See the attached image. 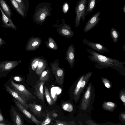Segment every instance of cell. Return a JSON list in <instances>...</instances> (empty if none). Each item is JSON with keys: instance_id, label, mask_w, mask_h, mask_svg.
Returning <instances> with one entry per match:
<instances>
[{"instance_id": "6da1fadb", "label": "cell", "mask_w": 125, "mask_h": 125, "mask_svg": "<svg viewBox=\"0 0 125 125\" xmlns=\"http://www.w3.org/2000/svg\"><path fill=\"white\" fill-rule=\"evenodd\" d=\"M86 50L91 54L87 56L92 62L96 63L94 66L96 68L111 67L118 70L125 69V62L102 55L93 50L88 48H86Z\"/></svg>"}, {"instance_id": "7a4b0ae2", "label": "cell", "mask_w": 125, "mask_h": 125, "mask_svg": "<svg viewBox=\"0 0 125 125\" xmlns=\"http://www.w3.org/2000/svg\"><path fill=\"white\" fill-rule=\"evenodd\" d=\"M12 89L17 92L22 99L27 103L28 100H33L35 98L33 95L23 85L17 83L10 77L6 83Z\"/></svg>"}, {"instance_id": "3957f363", "label": "cell", "mask_w": 125, "mask_h": 125, "mask_svg": "<svg viewBox=\"0 0 125 125\" xmlns=\"http://www.w3.org/2000/svg\"><path fill=\"white\" fill-rule=\"evenodd\" d=\"M87 0H79L75 9V27L77 28L80 25L81 19L84 21L85 18L84 15L87 6Z\"/></svg>"}, {"instance_id": "277c9868", "label": "cell", "mask_w": 125, "mask_h": 125, "mask_svg": "<svg viewBox=\"0 0 125 125\" xmlns=\"http://www.w3.org/2000/svg\"><path fill=\"white\" fill-rule=\"evenodd\" d=\"M21 60H6L0 62V78L5 77L15 68Z\"/></svg>"}, {"instance_id": "5b68a950", "label": "cell", "mask_w": 125, "mask_h": 125, "mask_svg": "<svg viewBox=\"0 0 125 125\" xmlns=\"http://www.w3.org/2000/svg\"><path fill=\"white\" fill-rule=\"evenodd\" d=\"M10 112L11 119L13 125H24L20 111L16 106L11 105L10 109Z\"/></svg>"}, {"instance_id": "8992f818", "label": "cell", "mask_w": 125, "mask_h": 125, "mask_svg": "<svg viewBox=\"0 0 125 125\" xmlns=\"http://www.w3.org/2000/svg\"><path fill=\"white\" fill-rule=\"evenodd\" d=\"M38 10L36 11L34 15L35 20L38 22H43L46 17L50 13V8L46 6V4H42Z\"/></svg>"}, {"instance_id": "52a82bcc", "label": "cell", "mask_w": 125, "mask_h": 125, "mask_svg": "<svg viewBox=\"0 0 125 125\" xmlns=\"http://www.w3.org/2000/svg\"><path fill=\"white\" fill-rule=\"evenodd\" d=\"M53 73L56 82L59 84L62 85L64 82V73L63 70L55 62L51 65Z\"/></svg>"}, {"instance_id": "ba28073f", "label": "cell", "mask_w": 125, "mask_h": 125, "mask_svg": "<svg viewBox=\"0 0 125 125\" xmlns=\"http://www.w3.org/2000/svg\"><path fill=\"white\" fill-rule=\"evenodd\" d=\"M13 100L15 105L18 108L20 111L36 124L38 125H41V123L29 112L28 109L13 98Z\"/></svg>"}, {"instance_id": "9c48e42d", "label": "cell", "mask_w": 125, "mask_h": 125, "mask_svg": "<svg viewBox=\"0 0 125 125\" xmlns=\"http://www.w3.org/2000/svg\"><path fill=\"white\" fill-rule=\"evenodd\" d=\"M101 12L99 11L93 15L86 23L83 29L85 32H87L94 28L98 23L99 21L102 18H99Z\"/></svg>"}, {"instance_id": "30bf717a", "label": "cell", "mask_w": 125, "mask_h": 125, "mask_svg": "<svg viewBox=\"0 0 125 125\" xmlns=\"http://www.w3.org/2000/svg\"><path fill=\"white\" fill-rule=\"evenodd\" d=\"M83 41L84 44L90 47L93 50L96 51L100 53H103L105 52H110L107 48L100 44L94 43L85 39H84Z\"/></svg>"}, {"instance_id": "8fae6325", "label": "cell", "mask_w": 125, "mask_h": 125, "mask_svg": "<svg viewBox=\"0 0 125 125\" xmlns=\"http://www.w3.org/2000/svg\"><path fill=\"white\" fill-rule=\"evenodd\" d=\"M41 42V38L31 37L28 40L25 48L26 51H31L35 50L39 47Z\"/></svg>"}, {"instance_id": "7c38bea8", "label": "cell", "mask_w": 125, "mask_h": 125, "mask_svg": "<svg viewBox=\"0 0 125 125\" xmlns=\"http://www.w3.org/2000/svg\"><path fill=\"white\" fill-rule=\"evenodd\" d=\"M6 91L15 98L17 101L28 109V105L27 103L23 100L21 96L16 92L8 86L5 84L4 85Z\"/></svg>"}, {"instance_id": "4fadbf2b", "label": "cell", "mask_w": 125, "mask_h": 125, "mask_svg": "<svg viewBox=\"0 0 125 125\" xmlns=\"http://www.w3.org/2000/svg\"><path fill=\"white\" fill-rule=\"evenodd\" d=\"M0 10L2 14V24L1 26L6 28H10L13 30H16L17 28L12 21L11 19L6 15L2 11L0 7Z\"/></svg>"}, {"instance_id": "5bb4252c", "label": "cell", "mask_w": 125, "mask_h": 125, "mask_svg": "<svg viewBox=\"0 0 125 125\" xmlns=\"http://www.w3.org/2000/svg\"><path fill=\"white\" fill-rule=\"evenodd\" d=\"M75 50L74 45L72 44L68 47L67 51L66 60L68 62L70 67L72 68L74 66L75 60Z\"/></svg>"}, {"instance_id": "9a60e30c", "label": "cell", "mask_w": 125, "mask_h": 125, "mask_svg": "<svg viewBox=\"0 0 125 125\" xmlns=\"http://www.w3.org/2000/svg\"><path fill=\"white\" fill-rule=\"evenodd\" d=\"M28 108L36 115L39 117H42L43 115L42 106L40 105L33 103L28 104Z\"/></svg>"}, {"instance_id": "2e32d148", "label": "cell", "mask_w": 125, "mask_h": 125, "mask_svg": "<svg viewBox=\"0 0 125 125\" xmlns=\"http://www.w3.org/2000/svg\"><path fill=\"white\" fill-rule=\"evenodd\" d=\"M45 81H41L37 85L35 89V94L42 101L44 102L43 86Z\"/></svg>"}, {"instance_id": "e0dca14e", "label": "cell", "mask_w": 125, "mask_h": 125, "mask_svg": "<svg viewBox=\"0 0 125 125\" xmlns=\"http://www.w3.org/2000/svg\"><path fill=\"white\" fill-rule=\"evenodd\" d=\"M0 7L5 14L11 19V16L14 14L5 0H0Z\"/></svg>"}, {"instance_id": "ac0fdd59", "label": "cell", "mask_w": 125, "mask_h": 125, "mask_svg": "<svg viewBox=\"0 0 125 125\" xmlns=\"http://www.w3.org/2000/svg\"><path fill=\"white\" fill-rule=\"evenodd\" d=\"M71 28L68 25L65 24L60 30V33L65 37L70 38L73 36L74 35L73 32L71 30Z\"/></svg>"}, {"instance_id": "d6986e66", "label": "cell", "mask_w": 125, "mask_h": 125, "mask_svg": "<svg viewBox=\"0 0 125 125\" xmlns=\"http://www.w3.org/2000/svg\"><path fill=\"white\" fill-rule=\"evenodd\" d=\"M88 5L86 6L85 12L84 17L88 14L91 13L96 7L97 3L96 0H87Z\"/></svg>"}, {"instance_id": "ffe728a7", "label": "cell", "mask_w": 125, "mask_h": 125, "mask_svg": "<svg viewBox=\"0 0 125 125\" xmlns=\"http://www.w3.org/2000/svg\"><path fill=\"white\" fill-rule=\"evenodd\" d=\"M13 8L16 12L25 18L26 16L22 9L16 0H9Z\"/></svg>"}, {"instance_id": "44dd1931", "label": "cell", "mask_w": 125, "mask_h": 125, "mask_svg": "<svg viewBox=\"0 0 125 125\" xmlns=\"http://www.w3.org/2000/svg\"><path fill=\"white\" fill-rule=\"evenodd\" d=\"M46 66V63L45 61L43 59H40L35 72L37 75H40L45 69Z\"/></svg>"}, {"instance_id": "7402d4cb", "label": "cell", "mask_w": 125, "mask_h": 125, "mask_svg": "<svg viewBox=\"0 0 125 125\" xmlns=\"http://www.w3.org/2000/svg\"><path fill=\"white\" fill-rule=\"evenodd\" d=\"M24 12L25 16L28 12L29 6L28 0H16Z\"/></svg>"}, {"instance_id": "603a6c76", "label": "cell", "mask_w": 125, "mask_h": 125, "mask_svg": "<svg viewBox=\"0 0 125 125\" xmlns=\"http://www.w3.org/2000/svg\"><path fill=\"white\" fill-rule=\"evenodd\" d=\"M110 35L113 42L115 43L117 42L120 36V33L118 31L112 27L111 29Z\"/></svg>"}, {"instance_id": "cb8c5ba5", "label": "cell", "mask_w": 125, "mask_h": 125, "mask_svg": "<svg viewBox=\"0 0 125 125\" xmlns=\"http://www.w3.org/2000/svg\"><path fill=\"white\" fill-rule=\"evenodd\" d=\"M44 90L45 94L48 103L50 105H53L55 102L51 97L48 88L46 86L44 87Z\"/></svg>"}, {"instance_id": "d4e9b609", "label": "cell", "mask_w": 125, "mask_h": 125, "mask_svg": "<svg viewBox=\"0 0 125 125\" xmlns=\"http://www.w3.org/2000/svg\"><path fill=\"white\" fill-rule=\"evenodd\" d=\"M49 42L46 44V46L50 49L57 50L58 47L56 42L51 37H49L48 39Z\"/></svg>"}, {"instance_id": "484cf974", "label": "cell", "mask_w": 125, "mask_h": 125, "mask_svg": "<svg viewBox=\"0 0 125 125\" xmlns=\"http://www.w3.org/2000/svg\"><path fill=\"white\" fill-rule=\"evenodd\" d=\"M39 80L41 81H48L49 77V71L47 69L43 71L41 74Z\"/></svg>"}, {"instance_id": "4316f807", "label": "cell", "mask_w": 125, "mask_h": 125, "mask_svg": "<svg viewBox=\"0 0 125 125\" xmlns=\"http://www.w3.org/2000/svg\"><path fill=\"white\" fill-rule=\"evenodd\" d=\"M40 59V58H35L31 62V66L33 71H35L36 69Z\"/></svg>"}, {"instance_id": "83f0119b", "label": "cell", "mask_w": 125, "mask_h": 125, "mask_svg": "<svg viewBox=\"0 0 125 125\" xmlns=\"http://www.w3.org/2000/svg\"><path fill=\"white\" fill-rule=\"evenodd\" d=\"M62 107L64 110L69 112L72 111L73 109L72 106L69 103H63L62 105Z\"/></svg>"}, {"instance_id": "f1b7e54d", "label": "cell", "mask_w": 125, "mask_h": 125, "mask_svg": "<svg viewBox=\"0 0 125 125\" xmlns=\"http://www.w3.org/2000/svg\"><path fill=\"white\" fill-rule=\"evenodd\" d=\"M50 115L51 113L50 112H48L47 114L46 119L41 123V125H46L50 123L51 121V118Z\"/></svg>"}, {"instance_id": "f546056e", "label": "cell", "mask_w": 125, "mask_h": 125, "mask_svg": "<svg viewBox=\"0 0 125 125\" xmlns=\"http://www.w3.org/2000/svg\"><path fill=\"white\" fill-rule=\"evenodd\" d=\"M0 122L6 124V125H13L12 123L6 120L2 114V113L0 108Z\"/></svg>"}, {"instance_id": "4dcf8cb0", "label": "cell", "mask_w": 125, "mask_h": 125, "mask_svg": "<svg viewBox=\"0 0 125 125\" xmlns=\"http://www.w3.org/2000/svg\"><path fill=\"white\" fill-rule=\"evenodd\" d=\"M11 78L15 82H20L23 80V78L19 76L12 75Z\"/></svg>"}, {"instance_id": "1f68e13d", "label": "cell", "mask_w": 125, "mask_h": 125, "mask_svg": "<svg viewBox=\"0 0 125 125\" xmlns=\"http://www.w3.org/2000/svg\"><path fill=\"white\" fill-rule=\"evenodd\" d=\"M69 6L68 3H65L64 4L63 7V12L65 13L68 12L69 9Z\"/></svg>"}, {"instance_id": "d6a6232c", "label": "cell", "mask_w": 125, "mask_h": 125, "mask_svg": "<svg viewBox=\"0 0 125 125\" xmlns=\"http://www.w3.org/2000/svg\"><path fill=\"white\" fill-rule=\"evenodd\" d=\"M6 43V42L2 38L0 37V47Z\"/></svg>"}, {"instance_id": "836d02e7", "label": "cell", "mask_w": 125, "mask_h": 125, "mask_svg": "<svg viewBox=\"0 0 125 125\" xmlns=\"http://www.w3.org/2000/svg\"><path fill=\"white\" fill-rule=\"evenodd\" d=\"M90 95V92L88 91H87L85 93V98L86 99H88Z\"/></svg>"}, {"instance_id": "e575fe53", "label": "cell", "mask_w": 125, "mask_h": 125, "mask_svg": "<svg viewBox=\"0 0 125 125\" xmlns=\"http://www.w3.org/2000/svg\"><path fill=\"white\" fill-rule=\"evenodd\" d=\"M106 104L107 105L110 106L111 107H113L115 106L114 104L112 102H108L106 103Z\"/></svg>"}, {"instance_id": "d590c367", "label": "cell", "mask_w": 125, "mask_h": 125, "mask_svg": "<svg viewBox=\"0 0 125 125\" xmlns=\"http://www.w3.org/2000/svg\"><path fill=\"white\" fill-rule=\"evenodd\" d=\"M85 83V82L84 81H83L81 83V87H83L84 86Z\"/></svg>"}, {"instance_id": "8d00e7d4", "label": "cell", "mask_w": 125, "mask_h": 125, "mask_svg": "<svg viewBox=\"0 0 125 125\" xmlns=\"http://www.w3.org/2000/svg\"><path fill=\"white\" fill-rule=\"evenodd\" d=\"M121 100L123 102H125V96L124 95H122L121 97Z\"/></svg>"}, {"instance_id": "74e56055", "label": "cell", "mask_w": 125, "mask_h": 125, "mask_svg": "<svg viewBox=\"0 0 125 125\" xmlns=\"http://www.w3.org/2000/svg\"><path fill=\"white\" fill-rule=\"evenodd\" d=\"M81 82L80 81L78 83L77 85V87L78 88H79L81 86Z\"/></svg>"}, {"instance_id": "f35d334b", "label": "cell", "mask_w": 125, "mask_h": 125, "mask_svg": "<svg viewBox=\"0 0 125 125\" xmlns=\"http://www.w3.org/2000/svg\"><path fill=\"white\" fill-rule=\"evenodd\" d=\"M105 86L107 88H109L110 87V85L108 83H105Z\"/></svg>"}, {"instance_id": "ab89813d", "label": "cell", "mask_w": 125, "mask_h": 125, "mask_svg": "<svg viewBox=\"0 0 125 125\" xmlns=\"http://www.w3.org/2000/svg\"><path fill=\"white\" fill-rule=\"evenodd\" d=\"M52 116L54 117H56L58 116V115L56 113H53L52 114Z\"/></svg>"}, {"instance_id": "60d3db41", "label": "cell", "mask_w": 125, "mask_h": 125, "mask_svg": "<svg viewBox=\"0 0 125 125\" xmlns=\"http://www.w3.org/2000/svg\"><path fill=\"white\" fill-rule=\"evenodd\" d=\"M123 46L122 47V50L123 51H125V44L124 43L123 44Z\"/></svg>"}, {"instance_id": "b9f144b4", "label": "cell", "mask_w": 125, "mask_h": 125, "mask_svg": "<svg viewBox=\"0 0 125 125\" xmlns=\"http://www.w3.org/2000/svg\"><path fill=\"white\" fill-rule=\"evenodd\" d=\"M123 11L125 13V5H124L123 7L122 8Z\"/></svg>"}, {"instance_id": "7bdbcfd3", "label": "cell", "mask_w": 125, "mask_h": 125, "mask_svg": "<svg viewBox=\"0 0 125 125\" xmlns=\"http://www.w3.org/2000/svg\"><path fill=\"white\" fill-rule=\"evenodd\" d=\"M0 125H6L4 123L0 122Z\"/></svg>"}, {"instance_id": "ee69618b", "label": "cell", "mask_w": 125, "mask_h": 125, "mask_svg": "<svg viewBox=\"0 0 125 125\" xmlns=\"http://www.w3.org/2000/svg\"><path fill=\"white\" fill-rule=\"evenodd\" d=\"M100 0H99V1Z\"/></svg>"}]
</instances>
